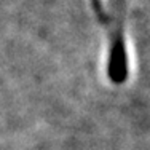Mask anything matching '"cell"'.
Here are the masks:
<instances>
[{"mask_svg":"<svg viewBox=\"0 0 150 150\" xmlns=\"http://www.w3.org/2000/svg\"><path fill=\"white\" fill-rule=\"evenodd\" d=\"M91 5L109 34L107 77L113 85H123L129 77V59L125 42V0H110L112 11L104 8L102 0H91Z\"/></svg>","mask_w":150,"mask_h":150,"instance_id":"1","label":"cell"}]
</instances>
